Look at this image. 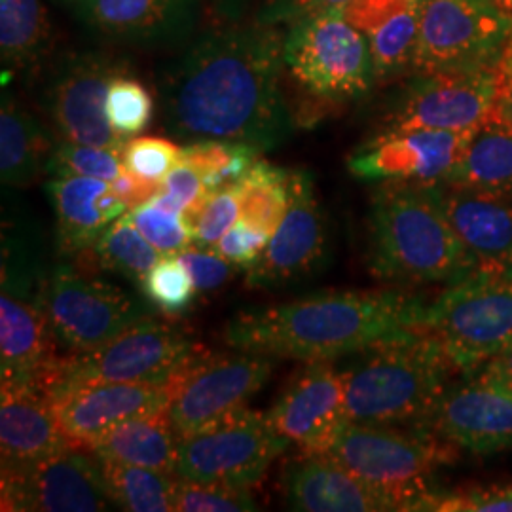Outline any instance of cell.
Masks as SVG:
<instances>
[{
	"label": "cell",
	"mask_w": 512,
	"mask_h": 512,
	"mask_svg": "<svg viewBox=\"0 0 512 512\" xmlns=\"http://www.w3.org/2000/svg\"><path fill=\"white\" fill-rule=\"evenodd\" d=\"M54 332L37 298L0 293V378L44 389L59 361Z\"/></svg>",
	"instance_id": "484cf974"
},
{
	"label": "cell",
	"mask_w": 512,
	"mask_h": 512,
	"mask_svg": "<svg viewBox=\"0 0 512 512\" xmlns=\"http://www.w3.org/2000/svg\"><path fill=\"white\" fill-rule=\"evenodd\" d=\"M495 6V10L501 14V18L507 21L509 27V37H512V0H490Z\"/></svg>",
	"instance_id": "f5cc1de1"
},
{
	"label": "cell",
	"mask_w": 512,
	"mask_h": 512,
	"mask_svg": "<svg viewBox=\"0 0 512 512\" xmlns=\"http://www.w3.org/2000/svg\"><path fill=\"white\" fill-rule=\"evenodd\" d=\"M495 65L416 74L385 116L382 131L480 128L492 116Z\"/></svg>",
	"instance_id": "2e32d148"
},
{
	"label": "cell",
	"mask_w": 512,
	"mask_h": 512,
	"mask_svg": "<svg viewBox=\"0 0 512 512\" xmlns=\"http://www.w3.org/2000/svg\"><path fill=\"white\" fill-rule=\"evenodd\" d=\"M179 258L192 277L198 293H215L222 289L234 275L236 264L220 255L215 249L188 247L179 253Z\"/></svg>",
	"instance_id": "f6af8a7d"
},
{
	"label": "cell",
	"mask_w": 512,
	"mask_h": 512,
	"mask_svg": "<svg viewBox=\"0 0 512 512\" xmlns=\"http://www.w3.org/2000/svg\"><path fill=\"white\" fill-rule=\"evenodd\" d=\"M473 270L512 272V203L452 184H433Z\"/></svg>",
	"instance_id": "7402d4cb"
},
{
	"label": "cell",
	"mask_w": 512,
	"mask_h": 512,
	"mask_svg": "<svg viewBox=\"0 0 512 512\" xmlns=\"http://www.w3.org/2000/svg\"><path fill=\"white\" fill-rule=\"evenodd\" d=\"M512 512V484L467 486L437 490L429 495L421 512Z\"/></svg>",
	"instance_id": "7bdbcfd3"
},
{
	"label": "cell",
	"mask_w": 512,
	"mask_h": 512,
	"mask_svg": "<svg viewBox=\"0 0 512 512\" xmlns=\"http://www.w3.org/2000/svg\"><path fill=\"white\" fill-rule=\"evenodd\" d=\"M54 141L35 114L12 93H2L0 109V179L4 188H25L48 173Z\"/></svg>",
	"instance_id": "4316f807"
},
{
	"label": "cell",
	"mask_w": 512,
	"mask_h": 512,
	"mask_svg": "<svg viewBox=\"0 0 512 512\" xmlns=\"http://www.w3.org/2000/svg\"><path fill=\"white\" fill-rule=\"evenodd\" d=\"M241 217L239 200L234 186L209 192L200 205L183 215L184 224L192 234V243L198 247L215 249L224 234Z\"/></svg>",
	"instance_id": "74e56055"
},
{
	"label": "cell",
	"mask_w": 512,
	"mask_h": 512,
	"mask_svg": "<svg viewBox=\"0 0 512 512\" xmlns=\"http://www.w3.org/2000/svg\"><path fill=\"white\" fill-rule=\"evenodd\" d=\"M425 0H412L365 31L376 80L412 71Z\"/></svg>",
	"instance_id": "1f68e13d"
},
{
	"label": "cell",
	"mask_w": 512,
	"mask_h": 512,
	"mask_svg": "<svg viewBox=\"0 0 512 512\" xmlns=\"http://www.w3.org/2000/svg\"><path fill=\"white\" fill-rule=\"evenodd\" d=\"M425 327L458 370L476 372L512 348V272L473 270L446 283L427 304Z\"/></svg>",
	"instance_id": "52a82bcc"
},
{
	"label": "cell",
	"mask_w": 512,
	"mask_h": 512,
	"mask_svg": "<svg viewBox=\"0 0 512 512\" xmlns=\"http://www.w3.org/2000/svg\"><path fill=\"white\" fill-rule=\"evenodd\" d=\"M355 0H268L258 21L268 25H293L298 19L323 14L346 12Z\"/></svg>",
	"instance_id": "7dc6e473"
},
{
	"label": "cell",
	"mask_w": 512,
	"mask_h": 512,
	"mask_svg": "<svg viewBox=\"0 0 512 512\" xmlns=\"http://www.w3.org/2000/svg\"><path fill=\"white\" fill-rule=\"evenodd\" d=\"M329 260V219L310 173L291 171L287 213L264 251L247 266L245 285L264 291L287 289L315 277Z\"/></svg>",
	"instance_id": "4fadbf2b"
},
{
	"label": "cell",
	"mask_w": 512,
	"mask_h": 512,
	"mask_svg": "<svg viewBox=\"0 0 512 512\" xmlns=\"http://www.w3.org/2000/svg\"><path fill=\"white\" fill-rule=\"evenodd\" d=\"M154 101L147 88L129 76H116L107 95V118L120 135L141 133L152 120Z\"/></svg>",
	"instance_id": "ab89813d"
},
{
	"label": "cell",
	"mask_w": 512,
	"mask_h": 512,
	"mask_svg": "<svg viewBox=\"0 0 512 512\" xmlns=\"http://www.w3.org/2000/svg\"><path fill=\"white\" fill-rule=\"evenodd\" d=\"M175 511L249 512L258 511V507L249 488L205 484L179 478L175 492Z\"/></svg>",
	"instance_id": "60d3db41"
},
{
	"label": "cell",
	"mask_w": 512,
	"mask_h": 512,
	"mask_svg": "<svg viewBox=\"0 0 512 512\" xmlns=\"http://www.w3.org/2000/svg\"><path fill=\"white\" fill-rule=\"evenodd\" d=\"M76 8L93 31L141 46L181 44L198 21V0H80Z\"/></svg>",
	"instance_id": "603a6c76"
},
{
	"label": "cell",
	"mask_w": 512,
	"mask_h": 512,
	"mask_svg": "<svg viewBox=\"0 0 512 512\" xmlns=\"http://www.w3.org/2000/svg\"><path fill=\"white\" fill-rule=\"evenodd\" d=\"M112 188L116 192V196L126 203L128 211L137 209L139 205L150 202L158 190H160V184L152 183V181H145L129 171H124L116 181H112Z\"/></svg>",
	"instance_id": "f907efd6"
},
{
	"label": "cell",
	"mask_w": 512,
	"mask_h": 512,
	"mask_svg": "<svg viewBox=\"0 0 512 512\" xmlns=\"http://www.w3.org/2000/svg\"><path fill=\"white\" fill-rule=\"evenodd\" d=\"M55 340L73 353L101 348L152 315L147 298L69 262L52 264L38 291Z\"/></svg>",
	"instance_id": "ba28073f"
},
{
	"label": "cell",
	"mask_w": 512,
	"mask_h": 512,
	"mask_svg": "<svg viewBox=\"0 0 512 512\" xmlns=\"http://www.w3.org/2000/svg\"><path fill=\"white\" fill-rule=\"evenodd\" d=\"M450 384L425 423V431L475 456L512 448V387L478 368Z\"/></svg>",
	"instance_id": "e0dca14e"
},
{
	"label": "cell",
	"mask_w": 512,
	"mask_h": 512,
	"mask_svg": "<svg viewBox=\"0 0 512 512\" xmlns=\"http://www.w3.org/2000/svg\"><path fill=\"white\" fill-rule=\"evenodd\" d=\"M126 215L145 239L164 255H179L192 245V234L186 228L183 217L165 211L152 200L128 211Z\"/></svg>",
	"instance_id": "b9f144b4"
},
{
	"label": "cell",
	"mask_w": 512,
	"mask_h": 512,
	"mask_svg": "<svg viewBox=\"0 0 512 512\" xmlns=\"http://www.w3.org/2000/svg\"><path fill=\"white\" fill-rule=\"evenodd\" d=\"M50 21L40 0H0V54L10 71L37 65L50 44Z\"/></svg>",
	"instance_id": "4dcf8cb0"
},
{
	"label": "cell",
	"mask_w": 512,
	"mask_h": 512,
	"mask_svg": "<svg viewBox=\"0 0 512 512\" xmlns=\"http://www.w3.org/2000/svg\"><path fill=\"white\" fill-rule=\"evenodd\" d=\"M427 304L403 291L317 293L238 311L226 346L302 363L336 361L427 332Z\"/></svg>",
	"instance_id": "7a4b0ae2"
},
{
	"label": "cell",
	"mask_w": 512,
	"mask_h": 512,
	"mask_svg": "<svg viewBox=\"0 0 512 512\" xmlns=\"http://www.w3.org/2000/svg\"><path fill=\"white\" fill-rule=\"evenodd\" d=\"M287 509L298 512H395L399 503L329 456L300 454L283 471Z\"/></svg>",
	"instance_id": "44dd1931"
},
{
	"label": "cell",
	"mask_w": 512,
	"mask_h": 512,
	"mask_svg": "<svg viewBox=\"0 0 512 512\" xmlns=\"http://www.w3.org/2000/svg\"><path fill=\"white\" fill-rule=\"evenodd\" d=\"M80 256H88L92 272L105 270L141 283L164 253L145 239L128 215H122L101 234L88 253Z\"/></svg>",
	"instance_id": "836d02e7"
},
{
	"label": "cell",
	"mask_w": 512,
	"mask_h": 512,
	"mask_svg": "<svg viewBox=\"0 0 512 512\" xmlns=\"http://www.w3.org/2000/svg\"><path fill=\"white\" fill-rule=\"evenodd\" d=\"M74 446L55 414L54 399L31 382L0 385L2 465H27Z\"/></svg>",
	"instance_id": "cb8c5ba5"
},
{
	"label": "cell",
	"mask_w": 512,
	"mask_h": 512,
	"mask_svg": "<svg viewBox=\"0 0 512 512\" xmlns=\"http://www.w3.org/2000/svg\"><path fill=\"white\" fill-rule=\"evenodd\" d=\"M183 147L160 139V137H135L129 139L122 150V162L129 173L152 181L162 183L165 175L181 164Z\"/></svg>",
	"instance_id": "ee69618b"
},
{
	"label": "cell",
	"mask_w": 512,
	"mask_h": 512,
	"mask_svg": "<svg viewBox=\"0 0 512 512\" xmlns=\"http://www.w3.org/2000/svg\"><path fill=\"white\" fill-rule=\"evenodd\" d=\"M179 442L169 412L164 408L118 423L86 448L101 459L175 475Z\"/></svg>",
	"instance_id": "83f0119b"
},
{
	"label": "cell",
	"mask_w": 512,
	"mask_h": 512,
	"mask_svg": "<svg viewBox=\"0 0 512 512\" xmlns=\"http://www.w3.org/2000/svg\"><path fill=\"white\" fill-rule=\"evenodd\" d=\"M444 184L512 202L511 129L482 124Z\"/></svg>",
	"instance_id": "f1b7e54d"
},
{
	"label": "cell",
	"mask_w": 512,
	"mask_h": 512,
	"mask_svg": "<svg viewBox=\"0 0 512 512\" xmlns=\"http://www.w3.org/2000/svg\"><path fill=\"white\" fill-rule=\"evenodd\" d=\"M55 215V247L65 258L88 253L114 220L128 213L109 181L61 175L46 184Z\"/></svg>",
	"instance_id": "d4e9b609"
},
{
	"label": "cell",
	"mask_w": 512,
	"mask_h": 512,
	"mask_svg": "<svg viewBox=\"0 0 512 512\" xmlns=\"http://www.w3.org/2000/svg\"><path fill=\"white\" fill-rule=\"evenodd\" d=\"M74 2H80V0H74Z\"/></svg>",
	"instance_id": "db71d44e"
},
{
	"label": "cell",
	"mask_w": 512,
	"mask_h": 512,
	"mask_svg": "<svg viewBox=\"0 0 512 512\" xmlns=\"http://www.w3.org/2000/svg\"><path fill=\"white\" fill-rule=\"evenodd\" d=\"M283 65L285 37L277 25L258 21L205 33L162 76L165 131L184 143L279 147L293 133Z\"/></svg>",
	"instance_id": "6da1fadb"
},
{
	"label": "cell",
	"mask_w": 512,
	"mask_h": 512,
	"mask_svg": "<svg viewBox=\"0 0 512 512\" xmlns=\"http://www.w3.org/2000/svg\"><path fill=\"white\" fill-rule=\"evenodd\" d=\"M408 2L412 0H355L344 14L357 29L365 33Z\"/></svg>",
	"instance_id": "681fc988"
},
{
	"label": "cell",
	"mask_w": 512,
	"mask_h": 512,
	"mask_svg": "<svg viewBox=\"0 0 512 512\" xmlns=\"http://www.w3.org/2000/svg\"><path fill=\"white\" fill-rule=\"evenodd\" d=\"M482 370L490 372L492 376L512 387V348L503 351L501 355H497L490 363H486L482 366Z\"/></svg>",
	"instance_id": "816d5d0a"
},
{
	"label": "cell",
	"mask_w": 512,
	"mask_h": 512,
	"mask_svg": "<svg viewBox=\"0 0 512 512\" xmlns=\"http://www.w3.org/2000/svg\"><path fill=\"white\" fill-rule=\"evenodd\" d=\"M139 287L148 304L169 317L190 310L198 294L192 277L177 255L162 256L141 279Z\"/></svg>",
	"instance_id": "8d00e7d4"
},
{
	"label": "cell",
	"mask_w": 512,
	"mask_h": 512,
	"mask_svg": "<svg viewBox=\"0 0 512 512\" xmlns=\"http://www.w3.org/2000/svg\"><path fill=\"white\" fill-rule=\"evenodd\" d=\"M366 264L391 285L450 283L473 272L435 186L380 183L366 219Z\"/></svg>",
	"instance_id": "3957f363"
},
{
	"label": "cell",
	"mask_w": 512,
	"mask_h": 512,
	"mask_svg": "<svg viewBox=\"0 0 512 512\" xmlns=\"http://www.w3.org/2000/svg\"><path fill=\"white\" fill-rule=\"evenodd\" d=\"M289 177L291 171L258 160L249 173L234 184L241 219L247 220L270 238L289 207Z\"/></svg>",
	"instance_id": "e575fe53"
},
{
	"label": "cell",
	"mask_w": 512,
	"mask_h": 512,
	"mask_svg": "<svg viewBox=\"0 0 512 512\" xmlns=\"http://www.w3.org/2000/svg\"><path fill=\"white\" fill-rule=\"evenodd\" d=\"M126 171L122 162V152L110 148L92 147L59 141L55 145L48 173L54 177L80 175L101 181H116Z\"/></svg>",
	"instance_id": "f35d334b"
},
{
	"label": "cell",
	"mask_w": 512,
	"mask_h": 512,
	"mask_svg": "<svg viewBox=\"0 0 512 512\" xmlns=\"http://www.w3.org/2000/svg\"><path fill=\"white\" fill-rule=\"evenodd\" d=\"M289 444L268 414L247 406L181 440L175 476L251 490Z\"/></svg>",
	"instance_id": "30bf717a"
},
{
	"label": "cell",
	"mask_w": 512,
	"mask_h": 512,
	"mask_svg": "<svg viewBox=\"0 0 512 512\" xmlns=\"http://www.w3.org/2000/svg\"><path fill=\"white\" fill-rule=\"evenodd\" d=\"M266 414L275 431L296 444L300 454L325 456L349 421L344 372L332 361L308 363Z\"/></svg>",
	"instance_id": "d6986e66"
},
{
	"label": "cell",
	"mask_w": 512,
	"mask_h": 512,
	"mask_svg": "<svg viewBox=\"0 0 512 512\" xmlns=\"http://www.w3.org/2000/svg\"><path fill=\"white\" fill-rule=\"evenodd\" d=\"M488 122L512 131V37H507L495 63V101Z\"/></svg>",
	"instance_id": "c3c4849f"
},
{
	"label": "cell",
	"mask_w": 512,
	"mask_h": 512,
	"mask_svg": "<svg viewBox=\"0 0 512 512\" xmlns=\"http://www.w3.org/2000/svg\"><path fill=\"white\" fill-rule=\"evenodd\" d=\"M274 368L275 357L253 351L234 349V353L226 355H203L167 408L179 440L247 408L268 384Z\"/></svg>",
	"instance_id": "9a60e30c"
},
{
	"label": "cell",
	"mask_w": 512,
	"mask_h": 512,
	"mask_svg": "<svg viewBox=\"0 0 512 512\" xmlns=\"http://www.w3.org/2000/svg\"><path fill=\"white\" fill-rule=\"evenodd\" d=\"M2 511L95 512L116 509L103 461L74 444L27 465L0 467Z\"/></svg>",
	"instance_id": "8fae6325"
},
{
	"label": "cell",
	"mask_w": 512,
	"mask_h": 512,
	"mask_svg": "<svg viewBox=\"0 0 512 512\" xmlns=\"http://www.w3.org/2000/svg\"><path fill=\"white\" fill-rule=\"evenodd\" d=\"M456 450L425 429L348 421L325 456L391 495L401 511L421 512L437 492L435 473L458 458Z\"/></svg>",
	"instance_id": "5b68a950"
},
{
	"label": "cell",
	"mask_w": 512,
	"mask_h": 512,
	"mask_svg": "<svg viewBox=\"0 0 512 512\" xmlns=\"http://www.w3.org/2000/svg\"><path fill=\"white\" fill-rule=\"evenodd\" d=\"M42 232L33 215L19 207H8L2 213V264L0 293L37 298L40 285L48 272Z\"/></svg>",
	"instance_id": "f546056e"
},
{
	"label": "cell",
	"mask_w": 512,
	"mask_h": 512,
	"mask_svg": "<svg viewBox=\"0 0 512 512\" xmlns=\"http://www.w3.org/2000/svg\"><path fill=\"white\" fill-rule=\"evenodd\" d=\"M285 67L302 88L327 101L357 99L376 80L366 35L344 12H323L289 25Z\"/></svg>",
	"instance_id": "9c48e42d"
},
{
	"label": "cell",
	"mask_w": 512,
	"mask_h": 512,
	"mask_svg": "<svg viewBox=\"0 0 512 512\" xmlns=\"http://www.w3.org/2000/svg\"><path fill=\"white\" fill-rule=\"evenodd\" d=\"M103 461L110 499L116 509L129 512H173L177 476L118 461Z\"/></svg>",
	"instance_id": "d6a6232c"
},
{
	"label": "cell",
	"mask_w": 512,
	"mask_h": 512,
	"mask_svg": "<svg viewBox=\"0 0 512 512\" xmlns=\"http://www.w3.org/2000/svg\"><path fill=\"white\" fill-rule=\"evenodd\" d=\"M205 353L188 330L150 315L101 348L59 357L46 391L55 401L84 385L169 384Z\"/></svg>",
	"instance_id": "8992f818"
},
{
	"label": "cell",
	"mask_w": 512,
	"mask_h": 512,
	"mask_svg": "<svg viewBox=\"0 0 512 512\" xmlns=\"http://www.w3.org/2000/svg\"><path fill=\"white\" fill-rule=\"evenodd\" d=\"M268 241H270L268 234L260 232L247 220L239 217L238 222L217 243L215 251H219L220 255L228 258L232 264L247 268L264 251Z\"/></svg>",
	"instance_id": "bcb514c9"
},
{
	"label": "cell",
	"mask_w": 512,
	"mask_h": 512,
	"mask_svg": "<svg viewBox=\"0 0 512 512\" xmlns=\"http://www.w3.org/2000/svg\"><path fill=\"white\" fill-rule=\"evenodd\" d=\"M342 372L349 421L423 429L458 366L423 332L363 351Z\"/></svg>",
	"instance_id": "277c9868"
},
{
	"label": "cell",
	"mask_w": 512,
	"mask_h": 512,
	"mask_svg": "<svg viewBox=\"0 0 512 512\" xmlns=\"http://www.w3.org/2000/svg\"><path fill=\"white\" fill-rule=\"evenodd\" d=\"M260 150L243 143L200 141L183 147L184 164L192 165L209 192L238 184L260 160Z\"/></svg>",
	"instance_id": "d590c367"
},
{
	"label": "cell",
	"mask_w": 512,
	"mask_h": 512,
	"mask_svg": "<svg viewBox=\"0 0 512 512\" xmlns=\"http://www.w3.org/2000/svg\"><path fill=\"white\" fill-rule=\"evenodd\" d=\"M507 37V21L490 0H425L412 73L495 65Z\"/></svg>",
	"instance_id": "7c38bea8"
},
{
	"label": "cell",
	"mask_w": 512,
	"mask_h": 512,
	"mask_svg": "<svg viewBox=\"0 0 512 512\" xmlns=\"http://www.w3.org/2000/svg\"><path fill=\"white\" fill-rule=\"evenodd\" d=\"M476 129L382 131L349 158V171L370 183H444Z\"/></svg>",
	"instance_id": "ac0fdd59"
},
{
	"label": "cell",
	"mask_w": 512,
	"mask_h": 512,
	"mask_svg": "<svg viewBox=\"0 0 512 512\" xmlns=\"http://www.w3.org/2000/svg\"><path fill=\"white\" fill-rule=\"evenodd\" d=\"M118 65L99 54L63 59L48 78L40 105L61 141L122 152L128 137L110 126L107 95Z\"/></svg>",
	"instance_id": "5bb4252c"
},
{
	"label": "cell",
	"mask_w": 512,
	"mask_h": 512,
	"mask_svg": "<svg viewBox=\"0 0 512 512\" xmlns=\"http://www.w3.org/2000/svg\"><path fill=\"white\" fill-rule=\"evenodd\" d=\"M192 366L169 384H93L59 395L55 414L74 444L88 446L122 421L169 408Z\"/></svg>",
	"instance_id": "ffe728a7"
}]
</instances>
